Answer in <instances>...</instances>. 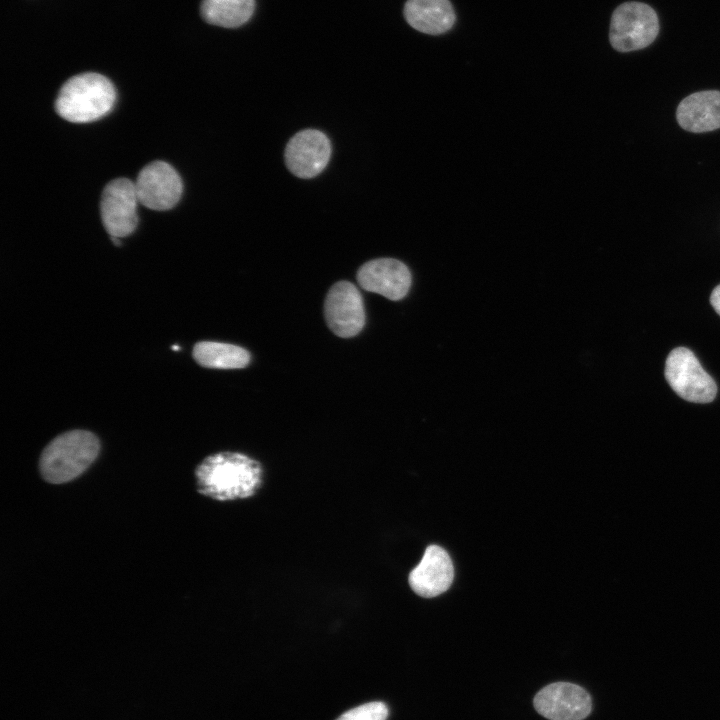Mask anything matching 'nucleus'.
<instances>
[{
  "label": "nucleus",
  "instance_id": "a211bd4d",
  "mask_svg": "<svg viewBox=\"0 0 720 720\" xmlns=\"http://www.w3.org/2000/svg\"><path fill=\"white\" fill-rule=\"evenodd\" d=\"M710 303L714 310L720 315V284L714 288L710 296Z\"/></svg>",
  "mask_w": 720,
  "mask_h": 720
},
{
  "label": "nucleus",
  "instance_id": "6e6552de",
  "mask_svg": "<svg viewBox=\"0 0 720 720\" xmlns=\"http://www.w3.org/2000/svg\"><path fill=\"white\" fill-rule=\"evenodd\" d=\"M135 187L139 203L156 211L173 208L183 190L179 174L163 161H154L144 166L137 176Z\"/></svg>",
  "mask_w": 720,
  "mask_h": 720
},
{
  "label": "nucleus",
  "instance_id": "9b49d317",
  "mask_svg": "<svg viewBox=\"0 0 720 720\" xmlns=\"http://www.w3.org/2000/svg\"><path fill=\"white\" fill-rule=\"evenodd\" d=\"M356 277L358 284L364 290L380 294L393 301L404 298L412 282L408 267L393 258H379L364 263Z\"/></svg>",
  "mask_w": 720,
  "mask_h": 720
},
{
  "label": "nucleus",
  "instance_id": "423d86ee",
  "mask_svg": "<svg viewBox=\"0 0 720 720\" xmlns=\"http://www.w3.org/2000/svg\"><path fill=\"white\" fill-rule=\"evenodd\" d=\"M138 196L135 182L116 178L103 189L100 213L104 228L111 237L122 238L134 232L138 223Z\"/></svg>",
  "mask_w": 720,
  "mask_h": 720
},
{
  "label": "nucleus",
  "instance_id": "39448f33",
  "mask_svg": "<svg viewBox=\"0 0 720 720\" xmlns=\"http://www.w3.org/2000/svg\"><path fill=\"white\" fill-rule=\"evenodd\" d=\"M665 378L676 394L689 402L709 403L717 393L715 381L685 347H677L667 356Z\"/></svg>",
  "mask_w": 720,
  "mask_h": 720
},
{
  "label": "nucleus",
  "instance_id": "f3484780",
  "mask_svg": "<svg viewBox=\"0 0 720 720\" xmlns=\"http://www.w3.org/2000/svg\"><path fill=\"white\" fill-rule=\"evenodd\" d=\"M388 708L383 702H369L350 709L336 720H386Z\"/></svg>",
  "mask_w": 720,
  "mask_h": 720
},
{
  "label": "nucleus",
  "instance_id": "f8f14e48",
  "mask_svg": "<svg viewBox=\"0 0 720 720\" xmlns=\"http://www.w3.org/2000/svg\"><path fill=\"white\" fill-rule=\"evenodd\" d=\"M453 578L454 567L448 553L440 546L430 545L409 573L408 582L414 593L432 598L447 591Z\"/></svg>",
  "mask_w": 720,
  "mask_h": 720
},
{
  "label": "nucleus",
  "instance_id": "1a4fd4ad",
  "mask_svg": "<svg viewBox=\"0 0 720 720\" xmlns=\"http://www.w3.org/2000/svg\"><path fill=\"white\" fill-rule=\"evenodd\" d=\"M331 156L328 137L316 129L296 133L287 143L284 153L289 171L299 178L309 179L320 174Z\"/></svg>",
  "mask_w": 720,
  "mask_h": 720
},
{
  "label": "nucleus",
  "instance_id": "9d476101",
  "mask_svg": "<svg viewBox=\"0 0 720 720\" xmlns=\"http://www.w3.org/2000/svg\"><path fill=\"white\" fill-rule=\"evenodd\" d=\"M533 704L539 714L550 720H583L592 708L589 693L569 682L545 686L535 695Z\"/></svg>",
  "mask_w": 720,
  "mask_h": 720
},
{
  "label": "nucleus",
  "instance_id": "0eeeda50",
  "mask_svg": "<svg viewBox=\"0 0 720 720\" xmlns=\"http://www.w3.org/2000/svg\"><path fill=\"white\" fill-rule=\"evenodd\" d=\"M324 315L329 329L337 336L357 335L365 324V309L357 287L349 281L335 283L327 293Z\"/></svg>",
  "mask_w": 720,
  "mask_h": 720
},
{
  "label": "nucleus",
  "instance_id": "4468645a",
  "mask_svg": "<svg viewBox=\"0 0 720 720\" xmlns=\"http://www.w3.org/2000/svg\"><path fill=\"white\" fill-rule=\"evenodd\" d=\"M404 17L414 29L431 35L447 32L455 23L449 0H407Z\"/></svg>",
  "mask_w": 720,
  "mask_h": 720
},
{
  "label": "nucleus",
  "instance_id": "dca6fc26",
  "mask_svg": "<svg viewBox=\"0 0 720 720\" xmlns=\"http://www.w3.org/2000/svg\"><path fill=\"white\" fill-rule=\"evenodd\" d=\"M254 8V0H203L201 13L210 24L234 28L247 22Z\"/></svg>",
  "mask_w": 720,
  "mask_h": 720
},
{
  "label": "nucleus",
  "instance_id": "f03ea898",
  "mask_svg": "<svg viewBox=\"0 0 720 720\" xmlns=\"http://www.w3.org/2000/svg\"><path fill=\"white\" fill-rule=\"evenodd\" d=\"M116 100L112 82L98 73L73 76L61 87L55 110L72 123H87L106 115Z\"/></svg>",
  "mask_w": 720,
  "mask_h": 720
},
{
  "label": "nucleus",
  "instance_id": "ddd939ff",
  "mask_svg": "<svg viewBox=\"0 0 720 720\" xmlns=\"http://www.w3.org/2000/svg\"><path fill=\"white\" fill-rule=\"evenodd\" d=\"M676 117L679 125L689 132L720 128V91H700L687 96L678 105Z\"/></svg>",
  "mask_w": 720,
  "mask_h": 720
},
{
  "label": "nucleus",
  "instance_id": "7ed1b4c3",
  "mask_svg": "<svg viewBox=\"0 0 720 720\" xmlns=\"http://www.w3.org/2000/svg\"><path fill=\"white\" fill-rule=\"evenodd\" d=\"M100 442L86 430H71L54 438L42 451L39 469L43 479L61 484L82 474L97 458Z\"/></svg>",
  "mask_w": 720,
  "mask_h": 720
},
{
  "label": "nucleus",
  "instance_id": "2eb2a0df",
  "mask_svg": "<svg viewBox=\"0 0 720 720\" xmlns=\"http://www.w3.org/2000/svg\"><path fill=\"white\" fill-rule=\"evenodd\" d=\"M194 360L214 369H240L250 363V353L243 347L214 341H200L193 347Z\"/></svg>",
  "mask_w": 720,
  "mask_h": 720
},
{
  "label": "nucleus",
  "instance_id": "20e7f679",
  "mask_svg": "<svg viewBox=\"0 0 720 720\" xmlns=\"http://www.w3.org/2000/svg\"><path fill=\"white\" fill-rule=\"evenodd\" d=\"M659 32V20L649 5L631 1L619 5L613 12L609 38L619 52H630L649 46Z\"/></svg>",
  "mask_w": 720,
  "mask_h": 720
},
{
  "label": "nucleus",
  "instance_id": "f257e3e1",
  "mask_svg": "<svg viewBox=\"0 0 720 720\" xmlns=\"http://www.w3.org/2000/svg\"><path fill=\"white\" fill-rule=\"evenodd\" d=\"M260 462L238 452H219L207 456L195 470L197 490L217 501L250 498L263 483Z\"/></svg>",
  "mask_w": 720,
  "mask_h": 720
}]
</instances>
